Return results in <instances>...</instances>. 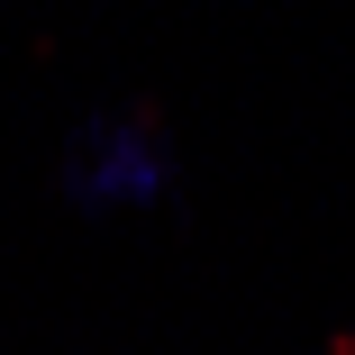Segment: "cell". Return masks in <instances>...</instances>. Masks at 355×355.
<instances>
[{"instance_id": "cell-1", "label": "cell", "mask_w": 355, "mask_h": 355, "mask_svg": "<svg viewBox=\"0 0 355 355\" xmlns=\"http://www.w3.org/2000/svg\"><path fill=\"white\" fill-rule=\"evenodd\" d=\"M182 182V155L155 119H83V137L64 146V200L73 209H164Z\"/></svg>"}]
</instances>
